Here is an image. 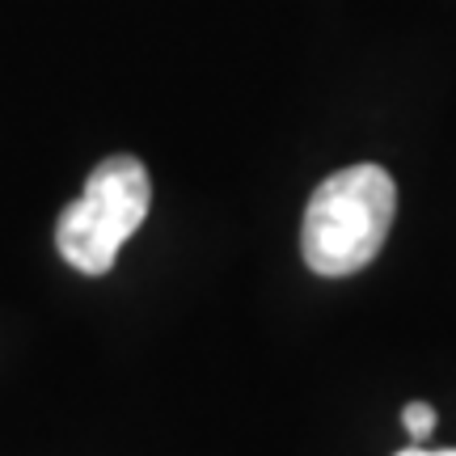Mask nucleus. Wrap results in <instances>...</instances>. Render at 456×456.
<instances>
[{"label":"nucleus","mask_w":456,"mask_h":456,"mask_svg":"<svg viewBox=\"0 0 456 456\" xmlns=\"http://www.w3.org/2000/svg\"><path fill=\"white\" fill-rule=\"evenodd\" d=\"M397 216V186L372 161L346 165L313 191L300 228V254L313 275L342 279L380 254Z\"/></svg>","instance_id":"1"},{"label":"nucleus","mask_w":456,"mask_h":456,"mask_svg":"<svg viewBox=\"0 0 456 456\" xmlns=\"http://www.w3.org/2000/svg\"><path fill=\"white\" fill-rule=\"evenodd\" d=\"M402 427L410 431V440L423 444L431 431H436V410L427 406V402H410L406 410H402Z\"/></svg>","instance_id":"3"},{"label":"nucleus","mask_w":456,"mask_h":456,"mask_svg":"<svg viewBox=\"0 0 456 456\" xmlns=\"http://www.w3.org/2000/svg\"><path fill=\"white\" fill-rule=\"evenodd\" d=\"M397 456H456V448H427V444H410Z\"/></svg>","instance_id":"4"},{"label":"nucleus","mask_w":456,"mask_h":456,"mask_svg":"<svg viewBox=\"0 0 456 456\" xmlns=\"http://www.w3.org/2000/svg\"><path fill=\"white\" fill-rule=\"evenodd\" d=\"M152 208V178L135 157H106L89 174L85 191L64 208L55 224V245L72 271L106 275L118 249L135 237Z\"/></svg>","instance_id":"2"}]
</instances>
